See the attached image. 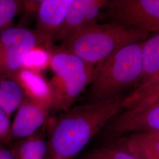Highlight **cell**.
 Wrapping results in <instances>:
<instances>
[{"label":"cell","instance_id":"cell-1","mask_svg":"<svg viewBox=\"0 0 159 159\" xmlns=\"http://www.w3.org/2000/svg\"><path fill=\"white\" fill-rule=\"evenodd\" d=\"M125 95L73 106L47 123V159H74L93 137L122 111Z\"/></svg>","mask_w":159,"mask_h":159},{"label":"cell","instance_id":"cell-2","mask_svg":"<svg viewBox=\"0 0 159 159\" xmlns=\"http://www.w3.org/2000/svg\"><path fill=\"white\" fill-rule=\"evenodd\" d=\"M150 33L115 22L88 25L61 43L89 65L96 67L121 48L146 40Z\"/></svg>","mask_w":159,"mask_h":159},{"label":"cell","instance_id":"cell-3","mask_svg":"<svg viewBox=\"0 0 159 159\" xmlns=\"http://www.w3.org/2000/svg\"><path fill=\"white\" fill-rule=\"evenodd\" d=\"M143 41L125 46L95 67V75L89 85V102L117 96L139 83L142 74Z\"/></svg>","mask_w":159,"mask_h":159},{"label":"cell","instance_id":"cell-4","mask_svg":"<svg viewBox=\"0 0 159 159\" xmlns=\"http://www.w3.org/2000/svg\"><path fill=\"white\" fill-rule=\"evenodd\" d=\"M102 17L150 33L159 32V0L109 1Z\"/></svg>","mask_w":159,"mask_h":159},{"label":"cell","instance_id":"cell-5","mask_svg":"<svg viewBox=\"0 0 159 159\" xmlns=\"http://www.w3.org/2000/svg\"><path fill=\"white\" fill-rule=\"evenodd\" d=\"M45 46L35 30L11 27L0 34V79H12L23 68L27 52L35 46Z\"/></svg>","mask_w":159,"mask_h":159},{"label":"cell","instance_id":"cell-6","mask_svg":"<svg viewBox=\"0 0 159 159\" xmlns=\"http://www.w3.org/2000/svg\"><path fill=\"white\" fill-rule=\"evenodd\" d=\"M159 132V102L144 108L125 110L115 116L99 133L106 143L136 133Z\"/></svg>","mask_w":159,"mask_h":159},{"label":"cell","instance_id":"cell-7","mask_svg":"<svg viewBox=\"0 0 159 159\" xmlns=\"http://www.w3.org/2000/svg\"><path fill=\"white\" fill-rule=\"evenodd\" d=\"M108 2L107 0H71L63 24L52 41L63 43L80 30L97 23Z\"/></svg>","mask_w":159,"mask_h":159},{"label":"cell","instance_id":"cell-8","mask_svg":"<svg viewBox=\"0 0 159 159\" xmlns=\"http://www.w3.org/2000/svg\"><path fill=\"white\" fill-rule=\"evenodd\" d=\"M50 108L24 96L11 123L12 143L21 140L40 131L47 124Z\"/></svg>","mask_w":159,"mask_h":159},{"label":"cell","instance_id":"cell-9","mask_svg":"<svg viewBox=\"0 0 159 159\" xmlns=\"http://www.w3.org/2000/svg\"><path fill=\"white\" fill-rule=\"evenodd\" d=\"M95 67L82 74L64 79L53 77L49 81L51 90V111L64 112L73 106L81 93L91 84Z\"/></svg>","mask_w":159,"mask_h":159},{"label":"cell","instance_id":"cell-10","mask_svg":"<svg viewBox=\"0 0 159 159\" xmlns=\"http://www.w3.org/2000/svg\"><path fill=\"white\" fill-rule=\"evenodd\" d=\"M71 0L40 1L35 31L47 46L61 26Z\"/></svg>","mask_w":159,"mask_h":159},{"label":"cell","instance_id":"cell-11","mask_svg":"<svg viewBox=\"0 0 159 159\" xmlns=\"http://www.w3.org/2000/svg\"><path fill=\"white\" fill-rule=\"evenodd\" d=\"M12 79L18 83L24 96L49 107L51 110V90L49 82L42 74L22 68Z\"/></svg>","mask_w":159,"mask_h":159},{"label":"cell","instance_id":"cell-12","mask_svg":"<svg viewBox=\"0 0 159 159\" xmlns=\"http://www.w3.org/2000/svg\"><path fill=\"white\" fill-rule=\"evenodd\" d=\"M49 50L50 52L49 67L54 73V77L64 79L73 77L94 67L87 64L72 52L61 47L52 50L49 48Z\"/></svg>","mask_w":159,"mask_h":159},{"label":"cell","instance_id":"cell-13","mask_svg":"<svg viewBox=\"0 0 159 159\" xmlns=\"http://www.w3.org/2000/svg\"><path fill=\"white\" fill-rule=\"evenodd\" d=\"M10 148L16 159H47V136L44 127L31 136L12 143Z\"/></svg>","mask_w":159,"mask_h":159},{"label":"cell","instance_id":"cell-14","mask_svg":"<svg viewBox=\"0 0 159 159\" xmlns=\"http://www.w3.org/2000/svg\"><path fill=\"white\" fill-rule=\"evenodd\" d=\"M142 74L139 85L159 76V32L145 40L142 48Z\"/></svg>","mask_w":159,"mask_h":159},{"label":"cell","instance_id":"cell-15","mask_svg":"<svg viewBox=\"0 0 159 159\" xmlns=\"http://www.w3.org/2000/svg\"><path fill=\"white\" fill-rule=\"evenodd\" d=\"M159 102V76L142 84L130 94L125 96L122 102V111L144 108Z\"/></svg>","mask_w":159,"mask_h":159},{"label":"cell","instance_id":"cell-16","mask_svg":"<svg viewBox=\"0 0 159 159\" xmlns=\"http://www.w3.org/2000/svg\"><path fill=\"white\" fill-rule=\"evenodd\" d=\"M24 98L21 87L15 80L0 79V107L10 117L16 112Z\"/></svg>","mask_w":159,"mask_h":159},{"label":"cell","instance_id":"cell-17","mask_svg":"<svg viewBox=\"0 0 159 159\" xmlns=\"http://www.w3.org/2000/svg\"><path fill=\"white\" fill-rule=\"evenodd\" d=\"M84 159H137L128 147L125 137H122L97 148Z\"/></svg>","mask_w":159,"mask_h":159},{"label":"cell","instance_id":"cell-18","mask_svg":"<svg viewBox=\"0 0 159 159\" xmlns=\"http://www.w3.org/2000/svg\"><path fill=\"white\" fill-rule=\"evenodd\" d=\"M125 137L128 147L137 159H159V141L142 133Z\"/></svg>","mask_w":159,"mask_h":159},{"label":"cell","instance_id":"cell-19","mask_svg":"<svg viewBox=\"0 0 159 159\" xmlns=\"http://www.w3.org/2000/svg\"><path fill=\"white\" fill-rule=\"evenodd\" d=\"M50 52L48 47L35 46L27 53L24 60L23 68L41 74L49 67Z\"/></svg>","mask_w":159,"mask_h":159},{"label":"cell","instance_id":"cell-20","mask_svg":"<svg viewBox=\"0 0 159 159\" xmlns=\"http://www.w3.org/2000/svg\"><path fill=\"white\" fill-rule=\"evenodd\" d=\"M23 1L0 0V34L11 27L14 19L20 10Z\"/></svg>","mask_w":159,"mask_h":159},{"label":"cell","instance_id":"cell-21","mask_svg":"<svg viewBox=\"0 0 159 159\" xmlns=\"http://www.w3.org/2000/svg\"><path fill=\"white\" fill-rule=\"evenodd\" d=\"M11 117L0 107V143L5 146L11 144Z\"/></svg>","mask_w":159,"mask_h":159},{"label":"cell","instance_id":"cell-22","mask_svg":"<svg viewBox=\"0 0 159 159\" xmlns=\"http://www.w3.org/2000/svg\"><path fill=\"white\" fill-rule=\"evenodd\" d=\"M0 159H16L11 149L0 143Z\"/></svg>","mask_w":159,"mask_h":159},{"label":"cell","instance_id":"cell-23","mask_svg":"<svg viewBox=\"0 0 159 159\" xmlns=\"http://www.w3.org/2000/svg\"><path fill=\"white\" fill-rule=\"evenodd\" d=\"M145 134L152 139L159 141V132L153 133H148V134Z\"/></svg>","mask_w":159,"mask_h":159}]
</instances>
